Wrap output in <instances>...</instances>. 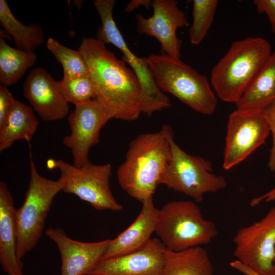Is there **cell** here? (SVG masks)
<instances>
[{
	"label": "cell",
	"instance_id": "obj_1",
	"mask_svg": "<svg viewBox=\"0 0 275 275\" xmlns=\"http://www.w3.org/2000/svg\"><path fill=\"white\" fill-rule=\"evenodd\" d=\"M78 50L94 85L95 99L111 118L127 121L138 119L142 113V88L133 71L98 38L84 37Z\"/></svg>",
	"mask_w": 275,
	"mask_h": 275
},
{
	"label": "cell",
	"instance_id": "obj_2",
	"mask_svg": "<svg viewBox=\"0 0 275 275\" xmlns=\"http://www.w3.org/2000/svg\"><path fill=\"white\" fill-rule=\"evenodd\" d=\"M171 156L163 126L158 132L139 135L130 142L125 159L118 168L121 187L142 203L153 197Z\"/></svg>",
	"mask_w": 275,
	"mask_h": 275
},
{
	"label": "cell",
	"instance_id": "obj_3",
	"mask_svg": "<svg viewBox=\"0 0 275 275\" xmlns=\"http://www.w3.org/2000/svg\"><path fill=\"white\" fill-rule=\"evenodd\" d=\"M271 53L270 43L261 37L234 42L211 71L210 84L217 97L235 104Z\"/></svg>",
	"mask_w": 275,
	"mask_h": 275
},
{
	"label": "cell",
	"instance_id": "obj_4",
	"mask_svg": "<svg viewBox=\"0 0 275 275\" xmlns=\"http://www.w3.org/2000/svg\"><path fill=\"white\" fill-rule=\"evenodd\" d=\"M147 62L158 88L174 95L194 111L206 115L215 111L217 96L207 77L191 67L162 53L151 54Z\"/></svg>",
	"mask_w": 275,
	"mask_h": 275
},
{
	"label": "cell",
	"instance_id": "obj_5",
	"mask_svg": "<svg viewBox=\"0 0 275 275\" xmlns=\"http://www.w3.org/2000/svg\"><path fill=\"white\" fill-rule=\"evenodd\" d=\"M155 232L166 248L174 251L207 244L218 233L194 202L184 200L169 202L159 209Z\"/></svg>",
	"mask_w": 275,
	"mask_h": 275
},
{
	"label": "cell",
	"instance_id": "obj_6",
	"mask_svg": "<svg viewBox=\"0 0 275 275\" xmlns=\"http://www.w3.org/2000/svg\"><path fill=\"white\" fill-rule=\"evenodd\" d=\"M31 153L29 186L22 205L15 211L17 254L21 260L37 244L53 200L63 189L61 180L48 179L38 173Z\"/></svg>",
	"mask_w": 275,
	"mask_h": 275
},
{
	"label": "cell",
	"instance_id": "obj_7",
	"mask_svg": "<svg viewBox=\"0 0 275 275\" xmlns=\"http://www.w3.org/2000/svg\"><path fill=\"white\" fill-rule=\"evenodd\" d=\"M171 148V159L162 174L159 184L188 196L197 202L207 193H216L227 186L225 178L212 173L211 162L203 157L187 154L176 143L172 128L162 126Z\"/></svg>",
	"mask_w": 275,
	"mask_h": 275
},
{
	"label": "cell",
	"instance_id": "obj_8",
	"mask_svg": "<svg viewBox=\"0 0 275 275\" xmlns=\"http://www.w3.org/2000/svg\"><path fill=\"white\" fill-rule=\"evenodd\" d=\"M49 169L60 172L59 179L63 183L62 191L76 195L97 210L120 211L123 206L113 196L110 188L112 165L95 164L90 161L77 167L64 160H48Z\"/></svg>",
	"mask_w": 275,
	"mask_h": 275
},
{
	"label": "cell",
	"instance_id": "obj_9",
	"mask_svg": "<svg viewBox=\"0 0 275 275\" xmlns=\"http://www.w3.org/2000/svg\"><path fill=\"white\" fill-rule=\"evenodd\" d=\"M94 6L100 17L102 26L97 38L111 43L122 53V60L128 64L139 78L142 88V113L149 116L171 105L169 98L157 86L149 68L147 59L136 56L128 47L114 21L115 0H95Z\"/></svg>",
	"mask_w": 275,
	"mask_h": 275
},
{
	"label": "cell",
	"instance_id": "obj_10",
	"mask_svg": "<svg viewBox=\"0 0 275 275\" xmlns=\"http://www.w3.org/2000/svg\"><path fill=\"white\" fill-rule=\"evenodd\" d=\"M270 129L262 111L237 108L228 117L223 167L230 170L265 142Z\"/></svg>",
	"mask_w": 275,
	"mask_h": 275
},
{
	"label": "cell",
	"instance_id": "obj_11",
	"mask_svg": "<svg viewBox=\"0 0 275 275\" xmlns=\"http://www.w3.org/2000/svg\"><path fill=\"white\" fill-rule=\"evenodd\" d=\"M237 260L261 275H275V207L233 238Z\"/></svg>",
	"mask_w": 275,
	"mask_h": 275
},
{
	"label": "cell",
	"instance_id": "obj_12",
	"mask_svg": "<svg viewBox=\"0 0 275 275\" xmlns=\"http://www.w3.org/2000/svg\"><path fill=\"white\" fill-rule=\"evenodd\" d=\"M68 119L71 133L63 144L71 151L73 164L80 167L90 161V150L99 143L100 130L111 118L103 105L93 99L75 105Z\"/></svg>",
	"mask_w": 275,
	"mask_h": 275
},
{
	"label": "cell",
	"instance_id": "obj_13",
	"mask_svg": "<svg viewBox=\"0 0 275 275\" xmlns=\"http://www.w3.org/2000/svg\"><path fill=\"white\" fill-rule=\"evenodd\" d=\"M175 0H153V15L148 18L136 16L137 31L155 38L160 43L163 53L180 59L181 42L176 34L179 28L188 24L185 14Z\"/></svg>",
	"mask_w": 275,
	"mask_h": 275
},
{
	"label": "cell",
	"instance_id": "obj_14",
	"mask_svg": "<svg viewBox=\"0 0 275 275\" xmlns=\"http://www.w3.org/2000/svg\"><path fill=\"white\" fill-rule=\"evenodd\" d=\"M166 248L153 238L133 252L102 260L87 275H162Z\"/></svg>",
	"mask_w": 275,
	"mask_h": 275
},
{
	"label": "cell",
	"instance_id": "obj_15",
	"mask_svg": "<svg viewBox=\"0 0 275 275\" xmlns=\"http://www.w3.org/2000/svg\"><path fill=\"white\" fill-rule=\"evenodd\" d=\"M45 233L58 248L62 262L61 275H87L103 260L110 240L80 241L68 237L60 228L49 227Z\"/></svg>",
	"mask_w": 275,
	"mask_h": 275
},
{
	"label": "cell",
	"instance_id": "obj_16",
	"mask_svg": "<svg viewBox=\"0 0 275 275\" xmlns=\"http://www.w3.org/2000/svg\"><path fill=\"white\" fill-rule=\"evenodd\" d=\"M23 92L33 109L45 121L62 119L69 113L68 103L60 93L57 81L42 67L31 71Z\"/></svg>",
	"mask_w": 275,
	"mask_h": 275
},
{
	"label": "cell",
	"instance_id": "obj_17",
	"mask_svg": "<svg viewBox=\"0 0 275 275\" xmlns=\"http://www.w3.org/2000/svg\"><path fill=\"white\" fill-rule=\"evenodd\" d=\"M142 209L134 222L115 238L110 239L103 259L135 251L146 245L155 232L159 209L153 197L143 203Z\"/></svg>",
	"mask_w": 275,
	"mask_h": 275
},
{
	"label": "cell",
	"instance_id": "obj_18",
	"mask_svg": "<svg viewBox=\"0 0 275 275\" xmlns=\"http://www.w3.org/2000/svg\"><path fill=\"white\" fill-rule=\"evenodd\" d=\"M16 208L7 184L0 182V262L8 275H23V263L17 254Z\"/></svg>",
	"mask_w": 275,
	"mask_h": 275
},
{
	"label": "cell",
	"instance_id": "obj_19",
	"mask_svg": "<svg viewBox=\"0 0 275 275\" xmlns=\"http://www.w3.org/2000/svg\"><path fill=\"white\" fill-rule=\"evenodd\" d=\"M39 126L32 107L15 100L3 124L0 126V152L18 140L29 142Z\"/></svg>",
	"mask_w": 275,
	"mask_h": 275
},
{
	"label": "cell",
	"instance_id": "obj_20",
	"mask_svg": "<svg viewBox=\"0 0 275 275\" xmlns=\"http://www.w3.org/2000/svg\"><path fill=\"white\" fill-rule=\"evenodd\" d=\"M274 101L275 51L235 104L237 108L262 111Z\"/></svg>",
	"mask_w": 275,
	"mask_h": 275
},
{
	"label": "cell",
	"instance_id": "obj_21",
	"mask_svg": "<svg viewBox=\"0 0 275 275\" xmlns=\"http://www.w3.org/2000/svg\"><path fill=\"white\" fill-rule=\"evenodd\" d=\"M162 275H213V268L201 246L179 251L166 249Z\"/></svg>",
	"mask_w": 275,
	"mask_h": 275
},
{
	"label": "cell",
	"instance_id": "obj_22",
	"mask_svg": "<svg viewBox=\"0 0 275 275\" xmlns=\"http://www.w3.org/2000/svg\"><path fill=\"white\" fill-rule=\"evenodd\" d=\"M0 24L14 39L17 48L33 51L44 42L42 27L37 24L26 25L12 13L7 1L0 0Z\"/></svg>",
	"mask_w": 275,
	"mask_h": 275
},
{
	"label": "cell",
	"instance_id": "obj_23",
	"mask_svg": "<svg viewBox=\"0 0 275 275\" xmlns=\"http://www.w3.org/2000/svg\"><path fill=\"white\" fill-rule=\"evenodd\" d=\"M37 60L34 52L13 48L0 35L1 84L7 87L16 83Z\"/></svg>",
	"mask_w": 275,
	"mask_h": 275
},
{
	"label": "cell",
	"instance_id": "obj_24",
	"mask_svg": "<svg viewBox=\"0 0 275 275\" xmlns=\"http://www.w3.org/2000/svg\"><path fill=\"white\" fill-rule=\"evenodd\" d=\"M46 46L63 67L62 82H65L77 77L89 76L88 65L78 50L70 49L52 38L48 39Z\"/></svg>",
	"mask_w": 275,
	"mask_h": 275
},
{
	"label": "cell",
	"instance_id": "obj_25",
	"mask_svg": "<svg viewBox=\"0 0 275 275\" xmlns=\"http://www.w3.org/2000/svg\"><path fill=\"white\" fill-rule=\"evenodd\" d=\"M218 5L217 0H194L193 22L189 31L192 44H200L207 35L213 21Z\"/></svg>",
	"mask_w": 275,
	"mask_h": 275
},
{
	"label": "cell",
	"instance_id": "obj_26",
	"mask_svg": "<svg viewBox=\"0 0 275 275\" xmlns=\"http://www.w3.org/2000/svg\"><path fill=\"white\" fill-rule=\"evenodd\" d=\"M57 86L68 103L76 105L95 99V86L90 76L77 77L65 82L60 80Z\"/></svg>",
	"mask_w": 275,
	"mask_h": 275
},
{
	"label": "cell",
	"instance_id": "obj_27",
	"mask_svg": "<svg viewBox=\"0 0 275 275\" xmlns=\"http://www.w3.org/2000/svg\"><path fill=\"white\" fill-rule=\"evenodd\" d=\"M267 121L272 135V146L268 161V167L272 172L275 171V101L262 110Z\"/></svg>",
	"mask_w": 275,
	"mask_h": 275
},
{
	"label": "cell",
	"instance_id": "obj_28",
	"mask_svg": "<svg viewBox=\"0 0 275 275\" xmlns=\"http://www.w3.org/2000/svg\"><path fill=\"white\" fill-rule=\"evenodd\" d=\"M16 99L7 87L0 85V126L7 118Z\"/></svg>",
	"mask_w": 275,
	"mask_h": 275
},
{
	"label": "cell",
	"instance_id": "obj_29",
	"mask_svg": "<svg viewBox=\"0 0 275 275\" xmlns=\"http://www.w3.org/2000/svg\"><path fill=\"white\" fill-rule=\"evenodd\" d=\"M253 3L258 13L266 14L275 35V0H255Z\"/></svg>",
	"mask_w": 275,
	"mask_h": 275
},
{
	"label": "cell",
	"instance_id": "obj_30",
	"mask_svg": "<svg viewBox=\"0 0 275 275\" xmlns=\"http://www.w3.org/2000/svg\"><path fill=\"white\" fill-rule=\"evenodd\" d=\"M274 200H275V185L265 194L252 199L250 204L251 206L254 207L262 202H268Z\"/></svg>",
	"mask_w": 275,
	"mask_h": 275
},
{
	"label": "cell",
	"instance_id": "obj_31",
	"mask_svg": "<svg viewBox=\"0 0 275 275\" xmlns=\"http://www.w3.org/2000/svg\"><path fill=\"white\" fill-rule=\"evenodd\" d=\"M230 265L244 275H261L237 260L231 262Z\"/></svg>",
	"mask_w": 275,
	"mask_h": 275
},
{
	"label": "cell",
	"instance_id": "obj_32",
	"mask_svg": "<svg viewBox=\"0 0 275 275\" xmlns=\"http://www.w3.org/2000/svg\"><path fill=\"white\" fill-rule=\"evenodd\" d=\"M144 6L146 8H149L152 6V1L150 0H133L130 2L127 5L125 11L130 12L134 9L139 8L140 6Z\"/></svg>",
	"mask_w": 275,
	"mask_h": 275
},
{
	"label": "cell",
	"instance_id": "obj_33",
	"mask_svg": "<svg viewBox=\"0 0 275 275\" xmlns=\"http://www.w3.org/2000/svg\"><path fill=\"white\" fill-rule=\"evenodd\" d=\"M82 2V1H75L74 2V4L76 7L78 8V9H80Z\"/></svg>",
	"mask_w": 275,
	"mask_h": 275
},
{
	"label": "cell",
	"instance_id": "obj_34",
	"mask_svg": "<svg viewBox=\"0 0 275 275\" xmlns=\"http://www.w3.org/2000/svg\"><path fill=\"white\" fill-rule=\"evenodd\" d=\"M274 265H275V259H274Z\"/></svg>",
	"mask_w": 275,
	"mask_h": 275
}]
</instances>
